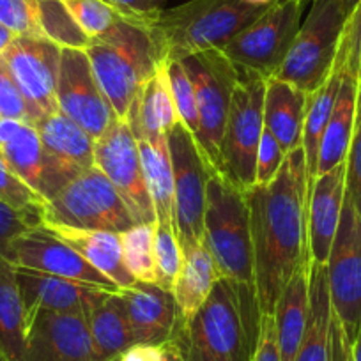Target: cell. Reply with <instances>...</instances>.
<instances>
[{"label":"cell","instance_id":"6da1fadb","mask_svg":"<svg viewBox=\"0 0 361 361\" xmlns=\"http://www.w3.org/2000/svg\"><path fill=\"white\" fill-rule=\"evenodd\" d=\"M310 180L303 145L287 152L269 185L246 192L253 250V282L260 314L273 315L280 294L308 259Z\"/></svg>","mask_w":361,"mask_h":361},{"label":"cell","instance_id":"7a4b0ae2","mask_svg":"<svg viewBox=\"0 0 361 361\" xmlns=\"http://www.w3.org/2000/svg\"><path fill=\"white\" fill-rule=\"evenodd\" d=\"M260 319L255 287L218 279L206 303L177 321L169 343L185 361H252Z\"/></svg>","mask_w":361,"mask_h":361},{"label":"cell","instance_id":"3957f363","mask_svg":"<svg viewBox=\"0 0 361 361\" xmlns=\"http://www.w3.org/2000/svg\"><path fill=\"white\" fill-rule=\"evenodd\" d=\"M266 8L245 0H188L172 9H163L147 23L161 61H183L190 55L220 50L225 43Z\"/></svg>","mask_w":361,"mask_h":361},{"label":"cell","instance_id":"277c9868","mask_svg":"<svg viewBox=\"0 0 361 361\" xmlns=\"http://www.w3.org/2000/svg\"><path fill=\"white\" fill-rule=\"evenodd\" d=\"M85 54L103 96L121 119L163 62L147 23L121 16L103 36L90 39Z\"/></svg>","mask_w":361,"mask_h":361},{"label":"cell","instance_id":"5b68a950","mask_svg":"<svg viewBox=\"0 0 361 361\" xmlns=\"http://www.w3.org/2000/svg\"><path fill=\"white\" fill-rule=\"evenodd\" d=\"M204 245L220 279L255 287L246 192L213 166L207 180Z\"/></svg>","mask_w":361,"mask_h":361},{"label":"cell","instance_id":"8992f818","mask_svg":"<svg viewBox=\"0 0 361 361\" xmlns=\"http://www.w3.org/2000/svg\"><path fill=\"white\" fill-rule=\"evenodd\" d=\"M345 20L342 0H312L286 61L271 78L293 83L307 94L317 90L335 68Z\"/></svg>","mask_w":361,"mask_h":361},{"label":"cell","instance_id":"52a82bcc","mask_svg":"<svg viewBox=\"0 0 361 361\" xmlns=\"http://www.w3.org/2000/svg\"><path fill=\"white\" fill-rule=\"evenodd\" d=\"M41 221L117 234L137 225L116 186L96 166L73 177L47 200Z\"/></svg>","mask_w":361,"mask_h":361},{"label":"cell","instance_id":"ba28073f","mask_svg":"<svg viewBox=\"0 0 361 361\" xmlns=\"http://www.w3.org/2000/svg\"><path fill=\"white\" fill-rule=\"evenodd\" d=\"M307 4V0H276L220 50L238 69L264 80L275 76L293 47Z\"/></svg>","mask_w":361,"mask_h":361},{"label":"cell","instance_id":"9c48e42d","mask_svg":"<svg viewBox=\"0 0 361 361\" xmlns=\"http://www.w3.org/2000/svg\"><path fill=\"white\" fill-rule=\"evenodd\" d=\"M264 94L266 80L239 69L221 138L220 172L245 192L255 185L257 151L264 131Z\"/></svg>","mask_w":361,"mask_h":361},{"label":"cell","instance_id":"30bf717a","mask_svg":"<svg viewBox=\"0 0 361 361\" xmlns=\"http://www.w3.org/2000/svg\"><path fill=\"white\" fill-rule=\"evenodd\" d=\"M195 89L199 131L197 144L207 165L220 170V147L227 124L232 90L239 80V69L221 50H207L183 59Z\"/></svg>","mask_w":361,"mask_h":361},{"label":"cell","instance_id":"8fae6325","mask_svg":"<svg viewBox=\"0 0 361 361\" xmlns=\"http://www.w3.org/2000/svg\"><path fill=\"white\" fill-rule=\"evenodd\" d=\"M326 266L333 315L350 347L361 329V216L347 190Z\"/></svg>","mask_w":361,"mask_h":361},{"label":"cell","instance_id":"7c38bea8","mask_svg":"<svg viewBox=\"0 0 361 361\" xmlns=\"http://www.w3.org/2000/svg\"><path fill=\"white\" fill-rule=\"evenodd\" d=\"M173 173V220L180 246L204 241L209 169L197 138L183 123L169 133Z\"/></svg>","mask_w":361,"mask_h":361},{"label":"cell","instance_id":"4fadbf2b","mask_svg":"<svg viewBox=\"0 0 361 361\" xmlns=\"http://www.w3.org/2000/svg\"><path fill=\"white\" fill-rule=\"evenodd\" d=\"M94 166L116 186L135 224H154L156 214L145 183L140 152L126 119H116L94 140Z\"/></svg>","mask_w":361,"mask_h":361},{"label":"cell","instance_id":"5bb4252c","mask_svg":"<svg viewBox=\"0 0 361 361\" xmlns=\"http://www.w3.org/2000/svg\"><path fill=\"white\" fill-rule=\"evenodd\" d=\"M57 105L92 140H98L119 119L92 75L85 50L78 48H62L61 51Z\"/></svg>","mask_w":361,"mask_h":361},{"label":"cell","instance_id":"9a60e30c","mask_svg":"<svg viewBox=\"0 0 361 361\" xmlns=\"http://www.w3.org/2000/svg\"><path fill=\"white\" fill-rule=\"evenodd\" d=\"M62 48L44 37L16 36L0 59L20 87L37 121L59 110L57 82Z\"/></svg>","mask_w":361,"mask_h":361},{"label":"cell","instance_id":"2e32d148","mask_svg":"<svg viewBox=\"0 0 361 361\" xmlns=\"http://www.w3.org/2000/svg\"><path fill=\"white\" fill-rule=\"evenodd\" d=\"M6 262L15 267H25V269L41 271L47 275L98 286L114 293L121 290L109 276L99 273L94 266H90L75 248L51 234L43 225L29 228L18 235L9 248Z\"/></svg>","mask_w":361,"mask_h":361},{"label":"cell","instance_id":"e0dca14e","mask_svg":"<svg viewBox=\"0 0 361 361\" xmlns=\"http://www.w3.org/2000/svg\"><path fill=\"white\" fill-rule=\"evenodd\" d=\"M23 361H102L83 315L37 310L27 321Z\"/></svg>","mask_w":361,"mask_h":361},{"label":"cell","instance_id":"ac0fdd59","mask_svg":"<svg viewBox=\"0 0 361 361\" xmlns=\"http://www.w3.org/2000/svg\"><path fill=\"white\" fill-rule=\"evenodd\" d=\"M15 273L23 310H25V322L37 310L76 314L85 317L96 305L114 293L103 287L47 275L41 271L25 269V267H15Z\"/></svg>","mask_w":361,"mask_h":361},{"label":"cell","instance_id":"d6986e66","mask_svg":"<svg viewBox=\"0 0 361 361\" xmlns=\"http://www.w3.org/2000/svg\"><path fill=\"white\" fill-rule=\"evenodd\" d=\"M347 161L315 177L307 206L308 257L312 262L328 264L333 241L342 218L347 188Z\"/></svg>","mask_w":361,"mask_h":361},{"label":"cell","instance_id":"ffe728a7","mask_svg":"<svg viewBox=\"0 0 361 361\" xmlns=\"http://www.w3.org/2000/svg\"><path fill=\"white\" fill-rule=\"evenodd\" d=\"M126 305L135 343L165 345L179 321V308L172 293L156 283L137 282L119 290Z\"/></svg>","mask_w":361,"mask_h":361},{"label":"cell","instance_id":"44dd1931","mask_svg":"<svg viewBox=\"0 0 361 361\" xmlns=\"http://www.w3.org/2000/svg\"><path fill=\"white\" fill-rule=\"evenodd\" d=\"M0 154L13 172L44 200H50L71 180L51 161L41 144L36 126L30 123H22L8 142L0 144Z\"/></svg>","mask_w":361,"mask_h":361},{"label":"cell","instance_id":"7402d4cb","mask_svg":"<svg viewBox=\"0 0 361 361\" xmlns=\"http://www.w3.org/2000/svg\"><path fill=\"white\" fill-rule=\"evenodd\" d=\"M34 126L47 154L69 179L94 166V140L61 110L41 117Z\"/></svg>","mask_w":361,"mask_h":361},{"label":"cell","instance_id":"603a6c76","mask_svg":"<svg viewBox=\"0 0 361 361\" xmlns=\"http://www.w3.org/2000/svg\"><path fill=\"white\" fill-rule=\"evenodd\" d=\"M43 227L75 248L90 266L109 276L119 289H126L137 283L124 264L123 245L117 232L76 228L61 224H44Z\"/></svg>","mask_w":361,"mask_h":361},{"label":"cell","instance_id":"cb8c5ba5","mask_svg":"<svg viewBox=\"0 0 361 361\" xmlns=\"http://www.w3.org/2000/svg\"><path fill=\"white\" fill-rule=\"evenodd\" d=\"M308 94L300 87L279 78L266 80L264 128L286 152L303 144V124Z\"/></svg>","mask_w":361,"mask_h":361},{"label":"cell","instance_id":"d4e9b609","mask_svg":"<svg viewBox=\"0 0 361 361\" xmlns=\"http://www.w3.org/2000/svg\"><path fill=\"white\" fill-rule=\"evenodd\" d=\"M140 152L142 169L145 183L154 207L156 224L172 227L176 232L173 220V173L172 158L169 149V135H147L144 131H133Z\"/></svg>","mask_w":361,"mask_h":361},{"label":"cell","instance_id":"484cf974","mask_svg":"<svg viewBox=\"0 0 361 361\" xmlns=\"http://www.w3.org/2000/svg\"><path fill=\"white\" fill-rule=\"evenodd\" d=\"M331 298H329L328 266L310 260V296L303 338L294 361H331Z\"/></svg>","mask_w":361,"mask_h":361},{"label":"cell","instance_id":"4316f807","mask_svg":"<svg viewBox=\"0 0 361 361\" xmlns=\"http://www.w3.org/2000/svg\"><path fill=\"white\" fill-rule=\"evenodd\" d=\"M342 68V66H340ZM357 121V83L353 76L342 69V82H340L338 96L333 106L331 117L328 121L317 156V173L329 172L340 163L347 161L350 144H353L354 131Z\"/></svg>","mask_w":361,"mask_h":361},{"label":"cell","instance_id":"83f0119b","mask_svg":"<svg viewBox=\"0 0 361 361\" xmlns=\"http://www.w3.org/2000/svg\"><path fill=\"white\" fill-rule=\"evenodd\" d=\"M308 296H310V257L293 275L286 289L276 301L275 319L276 343L282 361H294L308 317Z\"/></svg>","mask_w":361,"mask_h":361},{"label":"cell","instance_id":"f1b7e54d","mask_svg":"<svg viewBox=\"0 0 361 361\" xmlns=\"http://www.w3.org/2000/svg\"><path fill=\"white\" fill-rule=\"evenodd\" d=\"M130 130L147 135H169L180 123L170 90L166 61L159 62L154 75L145 82L126 114Z\"/></svg>","mask_w":361,"mask_h":361},{"label":"cell","instance_id":"f546056e","mask_svg":"<svg viewBox=\"0 0 361 361\" xmlns=\"http://www.w3.org/2000/svg\"><path fill=\"white\" fill-rule=\"evenodd\" d=\"M180 250H183V266L172 294L179 308V319L185 321L206 303L220 276L204 241L180 246Z\"/></svg>","mask_w":361,"mask_h":361},{"label":"cell","instance_id":"4dcf8cb0","mask_svg":"<svg viewBox=\"0 0 361 361\" xmlns=\"http://www.w3.org/2000/svg\"><path fill=\"white\" fill-rule=\"evenodd\" d=\"M90 338L102 361H117L135 343L130 317L121 293H110L85 315Z\"/></svg>","mask_w":361,"mask_h":361},{"label":"cell","instance_id":"1f68e13d","mask_svg":"<svg viewBox=\"0 0 361 361\" xmlns=\"http://www.w3.org/2000/svg\"><path fill=\"white\" fill-rule=\"evenodd\" d=\"M27 322L15 266L0 262V353L8 361L25 360Z\"/></svg>","mask_w":361,"mask_h":361},{"label":"cell","instance_id":"d6a6232c","mask_svg":"<svg viewBox=\"0 0 361 361\" xmlns=\"http://www.w3.org/2000/svg\"><path fill=\"white\" fill-rule=\"evenodd\" d=\"M340 82H342V68L338 62H335L329 78L314 90L312 94H308L307 102V114H305V124H303V151H305V161H307V173L308 180L315 179L317 173V156H319V145H321L322 133H324L328 121L331 117L333 106H335L336 96H338Z\"/></svg>","mask_w":361,"mask_h":361},{"label":"cell","instance_id":"836d02e7","mask_svg":"<svg viewBox=\"0 0 361 361\" xmlns=\"http://www.w3.org/2000/svg\"><path fill=\"white\" fill-rule=\"evenodd\" d=\"M154 224L133 225L119 234L124 264L137 282L156 283Z\"/></svg>","mask_w":361,"mask_h":361},{"label":"cell","instance_id":"e575fe53","mask_svg":"<svg viewBox=\"0 0 361 361\" xmlns=\"http://www.w3.org/2000/svg\"><path fill=\"white\" fill-rule=\"evenodd\" d=\"M36 6L41 30L47 39L54 41L61 48L85 50L90 39L73 20L62 0H36Z\"/></svg>","mask_w":361,"mask_h":361},{"label":"cell","instance_id":"d590c367","mask_svg":"<svg viewBox=\"0 0 361 361\" xmlns=\"http://www.w3.org/2000/svg\"><path fill=\"white\" fill-rule=\"evenodd\" d=\"M156 286L172 293L183 266V250L172 227L154 224Z\"/></svg>","mask_w":361,"mask_h":361},{"label":"cell","instance_id":"8d00e7d4","mask_svg":"<svg viewBox=\"0 0 361 361\" xmlns=\"http://www.w3.org/2000/svg\"><path fill=\"white\" fill-rule=\"evenodd\" d=\"M0 200L11 206L13 209L30 214L43 225L41 213H43L47 200L37 195L25 180H22L13 172V169L6 163L2 154H0Z\"/></svg>","mask_w":361,"mask_h":361},{"label":"cell","instance_id":"74e56055","mask_svg":"<svg viewBox=\"0 0 361 361\" xmlns=\"http://www.w3.org/2000/svg\"><path fill=\"white\" fill-rule=\"evenodd\" d=\"M62 2L89 39L103 36L119 20L116 9L110 8L105 0H62Z\"/></svg>","mask_w":361,"mask_h":361},{"label":"cell","instance_id":"f35d334b","mask_svg":"<svg viewBox=\"0 0 361 361\" xmlns=\"http://www.w3.org/2000/svg\"><path fill=\"white\" fill-rule=\"evenodd\" d=\"M166 73H169L170 90H172V98L180 123L192 131L193 137H197L199 112H197L195 89L192 85V80L180 61H166Z\"/></svg>","mask_w":361,"mask_h":361},{"label":"cell","instance_id":"ab89813d","mask_svg":"<svg viewBox=\"0 0 361 361\" xmlns=\"http://www.w3.org/2000/svg\"><path fill=\"white\" fill-rule=\"evenodd\" d=\"M336 62L357 83V112L361 110V0L343 25Z\"/></svg>","mask_w":361,"mask_h":361},{"label":"cell","instance_id":"60d3db41","mask_svg":"<svg viewBox=\"0 0 361 361\" xmlns=\"http://www.w3.org/2000/svg\"><path fill=\"white\" fill-rule=\"evenodd\" d=\"M0 25L11 30L15 36L44 37L36 0H0Z\"/></svg>","mask_w":361,"mask_h":361},{"label":"cell","instance_id":"b9f144b4","mask_svg":"<svg viewBox=\"0 0 361 361\" xmlns=\"http://www.w3.org/2000/svg\"><path fill=\"white\" fill-rule=\"evenodd\" d=\"M0 119H18L36 124L37 117L32 106L27 103L20 87L9 73L8 66L0 59Z\"/></svg>","mask_w":361,"mask_h":361},{"label":"cell","instance_id":"7bdbcfd3","mask_svg":"<svg viewBox=\"0 0 361 361\" xmlns=\"http://www.w3.org/2000/svg\"><path fill=\"white\" fill-rule=\"evenodd\" d=\"M286 156L287 152L283 151L282 145L264 128L259 142V151H257L255 185L253 186L269 185L271 180L276 177V173L280 172V166L286 161Z\"/></svg>","mask_w":361,"mask_h":361},{"label":"cell","instance_id":"ee69618b","mask_svg":"<svg viewBox=\"0 0 361 361\" xmlns=\"http://www.w3.org/2000/svg\"><path fill=\"white\" fill-rule=\"evenodd\" d=\"M34 227H41L39 220L22 211L13 209L11 206L0 200V262L6 260L13 241Z\"/></svg>","mask_w":361,"mask_h":361},{"label":"cell","instance_id":"f6af8a7d","mask_svg":"<svg viewBox=\"0 0 361 361\" xmlns=\"http://www.w3.org/2000/svg\"><path fill=\"white\" fill-rule=\"evenodd\" d=\"M347 193L361 216V110L357 112L356 131L347 156Z\"/></svg>","mask_w":361,"mask_h":361},{"label":"cell","instance_id":"bcb514c9","mask_svg":"<svg viewBox=\"0 0 361 361\" xmlns=\"http://www.w3.org/2000/svg\"><path fill=\"white\" fill-rule=\"evenodd\" d=\"M121 18L138 23H151L163 11L166 0H105Z\"/></svg>","mask_w":361,"mask_h":361},{"label":"cell","instance_id":"7dc6e473","mask_svg":"<svg viewBox=\"0 0 361 361\" xmlns=\"http://www.w3.org/2000/svg\"><path fill=\"white\" fill-rule=\"evenodd\" d=\"M252 361H282L279 343H276L275 319H273V315H262V319H260L259 343H257Z\"/></svg>","mask_w":361,"mask_h":361},{"label":"cell","instance_id":"c3c4849f","mask_svg":"<svg viewBox=\"0 0 361 361\" xmlns=\"http://www.w3.org/2000/svg\"><path fill=\"white\" fill-rule=\"evenodd\" d=\"M165 345H133L117 361H159Z\"/></svg>","mask_w":361,"mask_h":361},{"label":"cell","instance_id":"681fc988","mask_svg":"<svg viewBox=\"0 0 361 361\" xmlns=\"http://www.w3.org/2000/svg\"><path fill=\"white\" fill-rule=\"evenodd\" d=\"M159 361H185V360H183V356L179 354V350H177L172 343H165V347H163L161 360Z\"/></svg>","mask_w":361,"mask_h":361},{"label":"cell","instance_id":"f907efd6","mask_svg":"<svg viewBox=\"0 0 361 361\" xmlns=\"http://www.w3.org/2000/svg\"><path fill=\"white\" fill-rule=\"evenodd\" d=\"M15 37L16 36L11 32V30H8L6 27L0 25V54H2L9 44H11V41L15 39Z\"/></svg>","mask_w":361,"mask_h":361},{"label":"cell","instance_id":"816d5d0a","mask_svg":"<svg viewBox=\"0 0 361 361\" xmlns=\"http://www.w3.org/2000/svg\"><path fill=\"white\" fill-rule=\"evenodd\" d=\"M350 361H361V329L350 345Z\"/></svg>","mask_w":361,"mask_h":361},{"label":"cell","instance_id":"f5cc1de1","mask_svg":"<svg viewBox=\"0 0 361 361\" xmlns=\"http://www.w3.org/2000/svg\"><path fill=\"white\" fill-rule=\"evenodd\" d=\"M245 2L250 6H257V8H267V6H271L276 0H245Z\"/></svg>","mask_w":361,"mask_h":361},{"label":"cell","instance_id":"db71d44e","mask_svg":"<svg viewBox=\"0 0 361 361\" xmlns=\"http://www.w3.org/2000/svg\"><path fill=\"white\" fill-rule=\"evenodd\" d=\"M343 2V9H345V15L349 16L353 13V9L360 4V0H342Z\"/></svg>","mask_w":361,"mask_h":361},{"label":"cell","instance_id":"11a10c76","mask_svg":"<svg viewBox=\"0 0 361 361\" xmlns=\"http://www.w3.org/2000/svg\"><path fill=\"white\" fill-rule=\"evenodd\" d=\"M0 361H8V360H6V357H4V354H2V353H0Z\"/></svg>","mask_w":361,"mask_h":361},{"label":"cell","instance_id":"9f6ffc18","mask_svg":"<svg viewBox=\"0 0 361 361\" xmlns=\"http://www.w3.org/2000/svg\"><path fill=\"white\" fill-rule=\"evenodd\" d=\"M307 2H308V4H310V2H312V0H307Z\"/></svg>","mask_w":361,"mask_h":361},{"label":"cell","instance_id":"6f0895ef","mask_svg":"<svg viewBox=\"0 0 361 361\" xmlns=\"http://www.w3.org/2000/svg\"><path fill=\"white\" fill-rule=\"evenodd\" d=\"M349 361H350V357H349Z\"/></svg>","mask_w":361,"mask_h":361}]
</instances>
